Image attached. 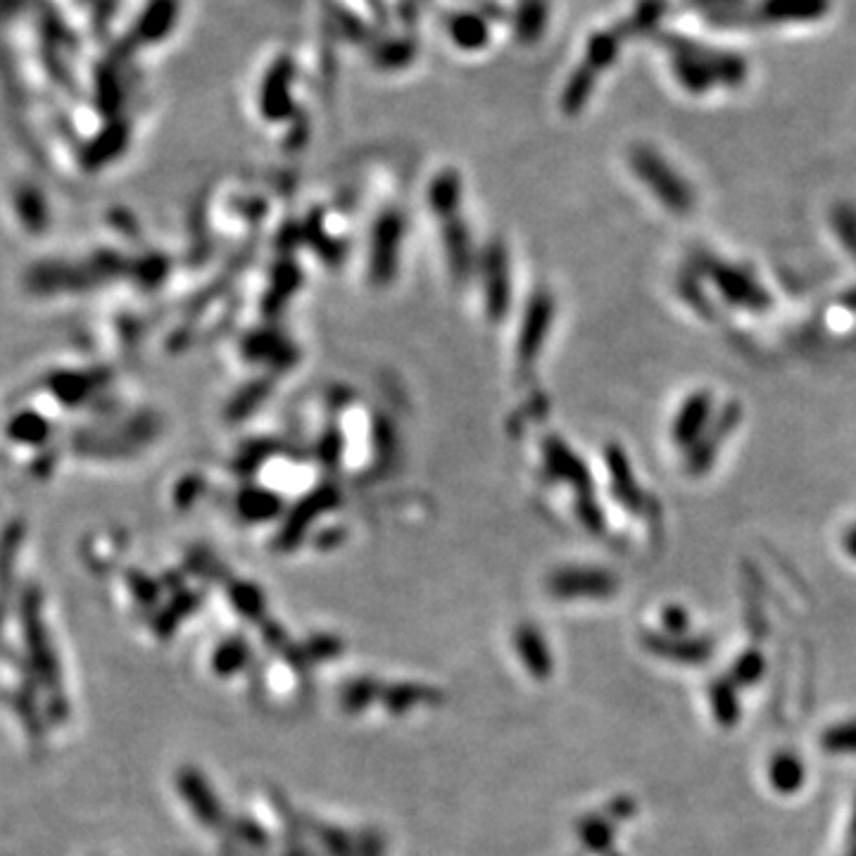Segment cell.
Returning a JSON list of instances; mask_svg holds the SVG:
<instances>
[{"label": "cell", "mask_w": 856, "mask_h": 856, "mask_svg": "<svg viewBox=\"0 0 856 856\" xmlns=\"http://www.w3.org/2000/svg\"><path fill=\"white\" fill-rule=\"evenodd\" d=\"M26 638H29V650H32V656L36 662V668L45 685L53 687L55 683V664H53V652L49 648V640H45L43 625L34 617L26 619Z\"/></svg>", "instance_id": "cell-2"}, {"label": "cell", "mask_w": 856, "mask_h": 856, "mask_svg": "<svg viewBox=\"0 0 856 856\" xmlns=\"http://www.w3.org/2000/svg\"><path fill=\"white\" fill-rule=\"evenodd\" d=\"M831 10V0H767L761 12L771 22H814Z\"/></svg>", "instance_id": "cell-1"}]
</instances>
